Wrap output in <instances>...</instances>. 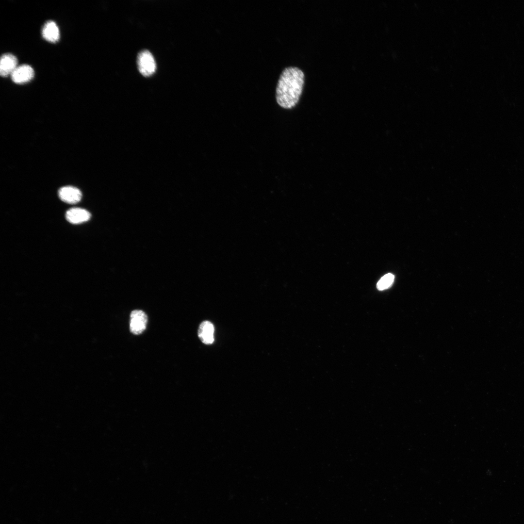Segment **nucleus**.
I'll list each match as a JSON object with an SVG mask.
<instances>
[{"instance_id": "obj_3", "label": "nucleus", "mask_w": 524, "mask_h": 524, "mask_svg": "<svg viewBox=\"0 0 524 524\" xmlns=\"http://www.w3.org/2000/svg\"><path fill=\"white\" fill-rule=\"evenodd\" d=\"M147 316L142 310H135L130 314V329L135 335L141 334L146 329Z\"/></svg>"}, {"instance_id": "obj_2", "label": "nucleus", "mask_w": 524, "mask_h": 524, "mask_svg": "<svg viewBox=\"0 0 524 524\" xmlns=\"http://www.w3.org/2000/svg\"><path fill=\"white\" fill-rule=\"evenodd\" d=\"M137 65L139 72L146 77L152 75L156 70V63L152 54L148 50H142L137 56Z\"/></svg>"}, {"instance_id": "obj_5", "label": "nucleus", "mask_w": 524, "mask_h": 524, "mask_svg": "<svg viewBox=\"0 0 524 524\" xmlns=\"http://www.w3.org/2000/svg\"><path fill=\"white\" fill-rule=\"evenodd\" d=\"M60 198L65 202L69 204H76L79 202L82 198L81 191L73 186H65L61 188L58 192Z\"/></svg>"}, {"instance_id": "obj_6", "label": "nucleus", "mask_w": 524, "mask_h": 524, "mask_svg": "<svg viewBox=\"0 0 524 524\" xmlns=\"http://www.w3.org/2000/svg\"><path fill=\"white\" fill-rule=\"evenodd\" d=\"M17 60L14 55L6 53L2 55L0 62V74L2 77L11 75L17 67Z\"/></svg>"}, {"instance_id": "obj_1", "label": "nucleus", "mask_w": 524, "mask_h": 524, "mask_svg": "<svg viewBox=\"0 0 524 524\" xmlns=\"http://www.w3.org/2000/svg\"><path fill=\"white\" fill-rule=\"evenodd\" d=\"M304 80V72L297 67L289 66L282 70L276 88V99L281 107L290 109L298 103Z\"/></svg>"}, {"instance_id": "obj_10", "label": "nucleus", "mask_w": 524, "mask_h": 524, "mask_svg": "<svg viewBox=\"0 0 524 524\" xmlns=\"http://www.w3.org/2000/svg\"><path fill=\"white\" fill-rule=\"evenodd\" d=\"M394 276L391 273H388L383 276L377 282V287L379 291L389 288L394 281Z\"/></svg>"}, {"instance_id": "obj_9", "label": "nucleus", "mask_w": 524, "mask_h": 524, "mask_svg": "<svg viewBox=\"0 0 524 524\" xmlns=\"http://www.w3.org/2000/svg\"><path fill=\"white\" fill-rule=\"evenodd\" d=\"M42 33L43 38L49 42L55 43L59 39V28L53 21H48L45 24Z\"/></svg>"}, {"instance_id": "obj_7", "label": "nucleus", "mask_w": 524, "mask_h": 524, "mask_svg": "<svg viewBox=\"0 0 524 524\" xmlns=\"http://www.w3.org/2000/svg\"><path fill=\"white\" fill-rule=\"evenodd\" d=\"M66 217L69 222L77 224L89 220L91 217V214L85 209L73 208L66 212Z\"/></svg>"}, {"instance_id": "obj_4", "label": "nucleus", "mask_w": 524, "mask_h": 524, "mask_svg": "<svg viewBox=\"0 0 524 524\" xmlns=\"http://www.w3.org/2000/svg\"><path fill=\"white\" fill-rule=\"evenodd\" d=\"M33 68L28 65L17 66L11 74L12 81L17 84H23L30 81L34 76Z\"/></svg>"}, {"instance_id": "obj_8", "label": "nucleus", "mask_w": 524, "mask_h": 524, "mask_svg": "<svg viewBox=\"0 0 524 524\" xmlns=\"http://www.w3.org/2000/svg\"><path fill=\"white\" fill-rule=\"evenodd\" d=\"M214 332L213 324L209 321H204L199 326L198 336L203 343L210 344L214 341Z\"/></svg>"}]
</instances>
